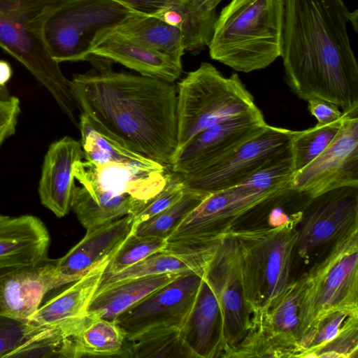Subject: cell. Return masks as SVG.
<instances>
[{"label":"cell","mask_w":358,"mask_h":358,"mask_svg":"<svg viewBox=\"0 0 358 358\" xmlns=\"http://www.w3.org/2000/svg\"><path fill=\"white\" fill-rule=\"evenodd\" d=\"M134 10L147 15H152L177 3L179 0H116Z\"/></svg>","instance_id":"7bdbcfd3"},{"label":"cell","mask_w":358,"mask_h":358,"mask_svg":"<svg viewBox=\"0 0 358 358\" xmlns=\"http://www.w3.org/2000/svg\"><path fill=\"white\" fill-rule=\"evenodd\" d=\"M203 276L194 271L180 273L122 313L115 322L127 340L155 329H180L193 306Z\"/></svg>","instance_id":"7c38bea8"},{"label":"cell","mask_w":358,"mask_h":358,"mask_svg":"<svg viewBox=\"0 0 358 358\" xmlns=\"http://www.w3.org/2000/svg\"><path fill=\"white\" fill-rule=\"evenodd\" d=\"M73 0H0V16L43 27L55 11Z\"/></svg>","instance_id":"d590c367"},{"label":"cell","mask_w":358,"mask_h":358,"mask_svg":"<svg viewBox=\"0 0 358 358\" xmlns=\"http://www.w3.org/2000/svg\"><path fill=\"white\" fill-rule=\"evenodd\" d=\"M309 112L317 120V124H329L343 118V114L336 104L319 98L307 101Z\"/></svg>","instance_id":"b9f144b4"},{"label":"cell","mask_w":358,"mask_h":358,"mask_svg":"<svg viewBox=\"0 0 358 358\" xmlns=\"http://www.w3.org/2000/svg\"><path fill=\"white\" fill-rule=\"evenodd\" d=\"M267 124L257 109L206 129L176 152L171 170L187 173L215 162L259 134Z\"/></svg>","instance_id":"9a60e30c"},{"label":"cell","mask_w":358,"mask_h":358,"mask_svg":"<svg viewBox=\"0 0 358 358\" xmlns=\"http://www.w3.org/2000/svg\"><path fill=\"white\" fill-rule=\"evenodd\" d=\"M343 118L329 124H317L312 128L294 131L290 143L294 173L307 166L327 148L339 131Z\"/></svg>","instance_id":"d6a6232c"},{"label":"cell","mask_w":358,"mask_h":358,"mask_svg":"<svg viewBox=\"0 0 358 358\" xmlns=\"http://www.w3.org/2000/svg\"><path fill=\"white\" fill-rule=\"evenodd\" d=\"M36 326L0 315V358L18 348Z\"/></svg>","instance_id":"ab89813d"},{"label":"cell","mask_w":358,"mask_h":358,"mask_svg":"<svg viewBox=\"0 0 358 358\" xmlns=\"http://www.w3.org/2000/svg\"><path fill=\"white\" fill-rule=\"evenodd\" d=\"M172 174L171 169L149 171L120 163L78 162L73 169L80 185L146 201L159 193Z\"/></svg>","instance_id":"e0dca14e"},{"label":"cell","mask_w":358,"mask_h":358,"mask_svg":"<svg viewBox=\"0 0 358 358\" xmlns=\"http://www.w3.org/2000/svg\"><path fill=\"white\" fill-rule=\"evenodd\" d=\"M20 112V101L17 97L0 96V148L15 134Z\"/></svg>","instance_id":"60d3db41"},{"label":"cell","mask_w":358,"mask_h":358,"mask_svg":"<svg viewBox=\"0 0 358 358\" xmlns=\"http://www.w3.org/2000/svg\"><path fill=\"white\" fill-rule=\"evenodd\" d=\"M210 194L185 189L182 196L158 214L136 224L133 234L166 240L182 220Z\"/></svg>","instance_id":"1f68e13d"},{"label":"cell","mask_w":358,"mask_h":358,"mask_svg":"<svg viewBox=\"0 0 358 358\" xmlns=\"http://www.w3.org/2000/svg\"><path fill=\"white\" fill-rule=\"evenodd\" d=\"M351 313H353L337 311L320 321L299 340L297 357H315L317 353L335 338L343 322Z\"/></svg>","instance_id":"8d00e7d4"},{"label":"cell","mask_w":358,"mask_h":358,"mask_svg":"<svg viewBox=\"0 0 358 358\" xmlns=\"http://www.w3.org/2000/svg\"><path fill=\"white\" fill-rule=\"evenodd\" d=\"M296 230L298 254L306 257L318 246L333 243L358 227V186L340 187L313 199Z\"/></svg>","instance_id":"5bb4252c"},{"label":"cell","mask_w":358,"mask_h":358,"mask_svg":"<svg viewBox=\"0 0 358 358\" xmlns=\"http://www.w3.org/2000/svg\"><path fill=\"white\" fill-rule=\"evenodd\" d=\"M67 336L55 327H39L5 358H66Z\"/></svg>","instance_id":"836d02e7"},{"label":"cell","mask_w":358,"mask_h":358,"mask_svg":"<svg viewBox=\"0 0 358 358\" xmlns=\"http://www.w3.org/2000/svg\"><path fill=\"white\" fill-rule=\"evenodd\" d=\"M298 279L299 340L334 312H358V227L333 242L326 257Z\"/></svg>","instance_id":"52a82bcc"},{"label":"cell","mask_w":358,"mask_h":358,"mask_svg":"<svg viewBox=\"0 0 358 358\" xmlns=\"http://www.w3.org/2000/svg\"><path fill=\"white\" fill-rule=\"evenodd\" d=\"M220 308L216 294L203 276L191 310L180 329L187 358L221 356Z\"/></svg>","instance_id":"7402d4cb"},{"label":"cell","mask_w":358,"mask_h":358,"mask_svg":"<svg viewBox=\"0 0 358 358\" xmlns=\"http://www.w3.org/2000/svg\"><path fill=\"white\" fill-rule=\"evenodd\" d=\"M13 76V69L9 62L0 59V90H8L6 85Z\"/></svg>","instance_id":"ee69618b"},{"label":"cell","mask_w":358,"mask_h":358,"mask_svg":"<svg viewBox=\"0 0 358 358\" xmlns=\"http://www.w3.org/2000/svg\"><path fill=\"white\" fill-rule=\"evenodd\" d=\"M152 15L178 29L185 51L191 52L208 45L217 20L215 10H204L187 0H179Z\"/></svg>","instance_id":"f546056e"},{"label":"cell","mask_w":358,"mask_h":358,"mask_svg":"<svg viewBox=\"0 0 358 358\" xmlns=\"http://www.w3.org/2000/svg\"><path fill=\"white\" fill-rule=\"evenodd\" d=\"M166 244V240L161 238L138 236L132 233L110 258L103 274L121 271L163 250Z\"/></svg>","instance_id":"e575fe53"},{"label":"cell","mask_w":358,"mask_h":358,"mask_svg":"<svg viewBox=\"0 0 358 358\" xmlns=\"http://www.w3.org/2000/svg\"><path fill=\"white\" fill-rule=\"evenodd\" d=\"M138 14L116 0H73L47 19L43 35L58 63L87 61L103 34Z\"/></svg>","instance_id":"ba28073f"},{"label":"cell","mask_w":358,"mask_h":358,"mask_svg":"<svg viewBox=\"0 0 358 358\" xmlns=\"http://www.w3.org/2000/svg\"><path fill=\"white\" fill-rule=\"evenodd\" d=\"M257 109L237 73L225 77L202 62L178 83L176 152L205 129Z\"/></svg>","instance_id":"8992f818"},{"label":"cell","mask_w":358,"mask_h":358,"mask_svg":"<svg viewBox=\"0 0 358 358\" xmlns=\"http://www.w3.org/2000/svg\"><path fill=\"white\" fill-rule=\"evenodd\" d=\"M300 298L301 285L297 279L289 282L266 311L252 315L261 320L290 357H297L299 353Z\"/></svg>","instance_id":"83f0119b"},{"label":"cell","mask_w":358,"mask_h":358,"mask_svg":"<svg viewBox=\"0 0 358 358\" xmlns=\"http://www.w3.org/2000/svg\"><path fill=\"white\" fill-rule=\"evenodd\" d=\"M182 273L134 278L109 285L95 293L89 305L87 313L115 321L122 313Z\"/></svg>","instance_id":"d4e9b609"},{"label":"cell","mask_w":358,"mask_h":358,"mask_svg":"<svg viewBox=\"0 0 358 358\" xmlns=\"http://www.w3.org/2000/svg\"><path fill=\"white\" fill-rule=\"evenodd\" d=\"M358 352V312L350 314L335 338L315 357L355 358Z\"/></svg>","instance_id":"f35d334b"},{"label":"cell","mask_w":358,"mask_h":358,"mask_svg":"<svg viewBox=\"0 0 358 358\" xmlns=\"http://www.w3.org/2000/svg\"><path fill=\"white\" fill-rule=\"evenodd\" d=\"M66 358L123 357L127 337L115 321L87 314L83 325L67 336Z\"/></svg>","instance_id":"4316f807"},{"label":"cell","mask_w":358,"mask_h":358,"mask_svg":"<svg viewBox=\"0 0 358 358\" xmlns=\"http://www.w3.org/2000/svg\"><path fill=\"white\" fill-rule=\"evenodd\" d=\"M96 69L69 80L81 113L129 149L170 166L177 150V88L155 78L113 71L91 55Z\"/></svg>","instance_id":"7a4b0ae2"},{"label":"cell","mask_w":358,"mask_h":358,"mask_svg":"<svg viewBox=\"0 0 358 358\" xmlns=\"http://www.w3.org/2000/svg\"><path fill=\"white\" fill-rule=\"evenodd\" d=\"M142 202L144 201L129 195L116 194L96 187L75 184L71 210L87 231L131 213Z\"/></svg>","instance_id":"484cf974"},{"label":"cell","mask_w":358,"mask_h":358,"mask_svg":"<svg viewBox=\"0 0 358 358\" xmlns=\"http://www.w3.org/2000/svg\"><path fill=\"white\" fill-rule=\"evenodd\" d=\"M348 186H358V114H343L331 143L292 179V187L312 199Z\"/></svg>","instance_id":"8fae6325"},{"label":"cell","mask_w":358,"mask_h":358,"mask_svg":"<svg viewBox=\"0 0 358 358\" xmlns=\"http://www.w3.org/2000/svg\"><path fill=\"white\" fill-rule=\"evenodd\" d=\"M10 96L8 90H0V96L3 98H8Z\"/></svg>","instance_id":"bcb514c9"},{"label":"cell","mask_w":358,"mask_h":358,"mask_svg":"<svg viewBox=\"0 0 358 358\" xmlns=\"http://www.w3.org/2000/svg\"><path fill=\"white\" fill-rule=\"evenodd\" d=\"M357 17L343 0H284L280 57L285 83L299 99L358 114V64L347 27L357 31Z\"/></svg>","instance_id":"6da1fadb"},{"label":"cell","mask_w":358,"mask_h":358,"mask_svg":"<svg viewBox=\"0 0 358 358\" xmlns=\"http://www.w3.org/2000/svg\"><path fill=\"white\" fill-rule=\"evenodd\" d=\"M284 0H231L215 24L210 57L243 73L261 70L281 55Z\"/></svg>","instance_id":"3957f363"},{"label":"cell","mask_w":358,"mask_h":358,"mask_svg":"<svg viewBox=\"0 0 358 358\" xmlns=\"http://www.w3.org/2000/svg\"><path fill=\"white\" fill-rule=\"evenodd\" d=\"M57 260L48 257L0 271V315L29 322L45 295L60 287Z\"/></svg>","instance_id":"2e32d148"},{"label":"cell","mask_w":358,"mask_h":358,"mask_svg":"<svg viewBox=\"0 0 358 358\" xmlns=\"http://www.w3.org/2000/svg\"><path fill=\"white\" fill-rule=\"evenodd\" d=\"M125 358H187L180 329L160 328L127 340Z\"/></svg>","instance_id":"4dcf8cb0"},{"label":"cell","mask_w":358,"mask_h":358,"mask_svg":"<svg viewBox=\"0 0 358 358\" xmlns=\"http://www.w3.org/2000/svg\"><path fill=\"white\" fill-rule=\"evenodd\" d=\"M43 27L0 16V47L22 64L52 95L62 111L78 128V109L69 80L52 57Z\"/></svg>","instance_id":"30bf717a"},{"label":"cell","mask_w":358,"mask_h":358,"mask_svg":"<svg viewBox=\"0 0 358 358\" xmlns=\"http://www.w3.org/2000/svg\"><path fill=\"white\" fill-rule=\"evenodd\" d=\"M184 191L185 187L179 176L172 171L162 190L152 198L138 204L130 213L135 225L148 220L174 203L182 196Z\"/></svg>","instance_id":"74e56055"},{"label":"cell","mask_w":358,"mask_h":358,"mask_svg":"<svg viewBox=\"0 0 358 358\" xmlns=\"http://www.w3.org/2000/svg\"><path fill=\"white\" fill-rule=\"evenodd\" d=\"M303 212L273 227L232 229L244 299L252 315L266 311L289 284L295 226Z\"/></svg>","instance_id":"5b68a950"},{"label":"cell","mask_w":358,"mask_h":358,"mask_svg":"<svg viewBox=\"0 0 358 358\" xmlns=\"http://www.w3.org/2000/svg\"><path fill=\"white\" fill-rule=\"evenodd\" d=\"M109 259L70 283L41 306L29 322L35 326L59 328L67 336L75 333L87 318L89 305Z\"/></svg>","instance_id":"ffe728a7"},{"label":"cell","mask_w":358,"mask_h":358,"mask_svg":"<svg viewBox=\"0 0 358 358\" xmlns=\"http://www.w3.org/2000/svg\"><path fill=\"white\" fill-rule=\"evenodd\" d=\"M108 33L117 34L141 45L164 53L179 62H182L185 52L179 30L154 15L138 14L104 34Z\"/></svg>","instance_id":"f1b7e54d"},{"label":"cell","mask_w":358,"mask_h":358,"mask_svg":"<svg viewBox=\"0 0 358 358\" xmlns=\"http://www.w3.org/2000/svg\"><path fill=\"white\" fill-rule=\"evenodd\" d=\"M194 6L207 10H215L222 0H187Z\"/></svg>","instance_id":"f6af8a7d"},{"label":"cell","mask_w":358,"mask_h":358,"mask_svg":"<svg viewBox=\"0 0 358 358\" xmlns=\"http://www.w3.org/2000/svg\"><path fill=\"white\" fill-rule=\"evenodd\" d=\"M78 128L85 160L96 164L120 163L149 171H163L169 166L129 149L85 114L80 115Z\"/></svg>","instance_id":"cb8c5ba5"},{"label":"cell","mask_w":358,"mask_h":358,"mask_svg":"<svg viewBox=\"0 0 358 358\" xmlns=\"http://www.w3.org/2000/svg\"><path fill=\"white\" fill-rule=\"evenodd\" d=\"M80 142L64 136L52 142L44 157L38 183L41 203L57 217H63L71 210L76 164L83 160Z\"/></svg>","instance_id":"d6986e66"},{"label":"cell","mask_w":358,"mask_h":358,"mask_svg":"<svg viewBox=\"0 0 358 358\" xmlns=\"http://www.w3.org/2000/svg\"><path fill=\"white\" fill-rule=\"evenodd\" d=\"M91 55L121 64L141 76L171 83L176 80L182 72V62L115 33L104 34L98 39L91 49Z\"/></svg>","instance_id":"603a6c76"},{"label":"cell","mask_w":358,"mask_h":358,"mask_svg":"<svg viewBox=\"0 0 358 358\" xmlns=\"http://www.w3.org/2000/svg\"><path fill=\"white\" fill-rule=\"evenodd\" d=\"M50 243L49 231L38 217L0 214V271L48 257Z\"/></svg>","instance_id":"44dd1931"},{"label":"cell","mask_w":358,"mask_h":358,"mask_svg":"<svg viewBox=\"0 0 358 358\" xmlns=\"http://www.w3.org/2000/svg\"><path fill=\"white\" fill-rule=\"evenodd\" d=\"M204 275L218 300L220 357H226L245 336L251 320L240 279L236 244L232 238L226 237L221 241Z\"/></svg>","instance_id":"4fadbf2b"},{"label":"cell","mask_w":358,"mask_h":358,"mask_svg":"<svg viewBox=\"0 0 358 358\" xmlns=\"http://www.w3.org/2000/svg\"><path fill=\"white\" fill-rule=\"evenodd\" d=\"M293 130L267 124L263 131L220 160L178 174L185 189L212 194L238 185L262 169L291 156Z\"/></svg>","instance_id":"9c48e42d"},{"label":"cell","mask_w":358,"mask_h":358,"mask_svg":"<svg viewBox=\"0 0 358 358\" xmlns=\"http://www.w3.org/2000/svg\"><path fill=\"white\" fill-rule=\"evenodd\" d=\"M293 175L290 156L238 185L210 194L166 239L167 245L189 248L221 241L241 219L292 186Z\"/></svg>","instance_id":"277c9868"},{"label":"cell","mask_w":358,"mask_h":358,"mask_svg":"<svg viewBox=\"0 0 358 358\" xmlns=\"http://www.w3.org/2000/svg\"><path fill=\"white\" fill-rule=\"evenodd\" d=\"M134 225V220L129 214L87 230L85 236L57 260V273L60 287L76 281L109 259L133 233Z\"/></svg>","instance_id":"ac0fdd59"}]
</instances>
